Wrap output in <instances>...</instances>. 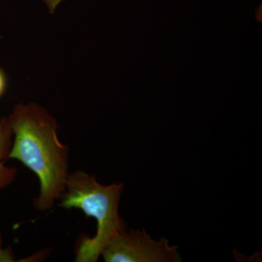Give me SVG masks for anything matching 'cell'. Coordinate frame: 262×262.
<instances>
[{
	"mask_svg": "<svg viewBox=\"0 0 262 262\" xmlns=\"http://www.w3.org/2000/svg\"><path fill=\"white\" fill-rule=\"evenodd\" d=\"M8 118L13 131L9 160L36 174L40 188L33 205L37 211H49L65 190L70 149L58 139L56 119L38 103L16 104Z\"/></svg>",
	"mask_w": 262,
	"mask_h": 262,
	"instance_id": "obj_1",
	"label": "cell"
},
{
	"mask_svg": "<svg viewBox=\"0 0 262 262\" xmlns=\"http://www.w3.org/2000/svg\"><path fill=\"white\" fill-rule=\"evenodd\" d=\"M124 187L123 183L103 185L82 170L69 174L58 206L66 209H80L97 222L94 237H82L76 251L75 261H97L114 237L126 230V223L119 213Z\"/></svg>",
	"mask_w": 262,
	"mask_h": 262,
	"instance_id": "obj_2",
	"label": "cell"
},
{
	"mask_svg": "<svg viewBox=\"0 0 262 262\" xmlns=\"http://www.w3.org/2000/svg\"><path fill=\"white\" fill-rule=\"evenodd\" d=\"M177 246L167 239H153L144 229H130L117 234L103 250L106 262H180Z\"/></svg>",
	"mask_w": 262,
	"mask_h": 262,
	"instance_id": "obj_3",
	"label": "cell"
},
{
	"mask_svg": "<svg viewBox=\"0 0 262 262\" xmlns=\"http://www.w3.org/2000/svg\"><path fill=\"white\" fill-rule=\"evenodd\" d=\"M13 142V131L9 118L0 119V192L9 187L16 179L18 170L7 164Z\"/></svg>",
	"mask_w": 262,
	"mask_h": 262,
	"instance_id": "obj_4",
	"label": "cell"
},
{
	"mask_svg": "<svg viewBox=\"0 0 262 262\" xmlns=\"http://www.w3.org/2000/svg\"><path fill=\"white\" fill-rule=\"evenodd\" d=\"M13 253H10L9 250L3 248V241L0 234V261H13Z\"/></svg>",
	"mask_w": 262,
	"mask_h": 262,
	"instance_id": "obj_5",
	"label": "cell"
},
{
	"mask_svg": "<svg viewBox=\"0 0 262 262\" xmlns=\"http://www.w3.org/2000/svg\"><path fill=\"white\" fill-rule=\"evenodd\" d=\"M8 86V80H7L6 75L4 71L0 68V98L5 94Z\"/></svg>",
	"mask_w": 262,
	"mask_h": 262,
	"instance_id": "obj_6",
	"label": "cell"
},
{
	"mask_svg": "<svg viewBox=\"0 0 262 262\" xmlns=\"http://www.w3.org/2000/svg\"><path fill=\"white\" fill-rule=\"evenodd\" d=\"M64 1L66 0H43V2L46 3V6L48 7L50 13H54L58 5Z\"/></svg>",
	"mask_w": 262,
	"mask_h": 262,
	"instance_id": "obj_7",
	"label": "cell"
}]
</instances>
